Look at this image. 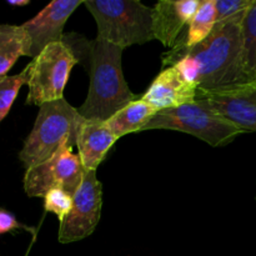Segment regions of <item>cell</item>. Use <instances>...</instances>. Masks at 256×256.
Instances as JSON below:
<instances>
[{
	"label": "cell",
	"instance_id": "cell-1",
	"mask_svg": "<svg viewBox=\"0 0 256 256\" xmlns=\"http://www.w3.org/2000/svg\"><path fill=\"white\" fill-rule=\"evenodd\" d=\"M242 22L215 25L209 36L188 49H170L162 65L175 66L188 84L214 90L250 82L242 55Z\"/></svg>",
	"mask_w": 256,
	"mask_h": 256
},
{
	"label": "cell",
	"instance_id": "cell-2",
	"mask_svg": "<svg viewBox=\"0 0 256 256\" xmlns=\"http://www.w3.org/2000/svg\"><path fill=\"white\" fill-rule=\"evenodd\" d=\"M90 85L88 96L78 109L84 119L108 122L139 96L126 84L122 66V48L94 39L88 44Z\"/></svg>",
	"mask_w": 256,
	"mask_h": 256
},
{
	"label": "cell",
	"instance_id": "cell-3",
	"mask_svg": "<svg viewBox=\"0 0 256 256\" xmlns=\"http://www.w3.org/2000/svg\"><path fill=\"white\" fill-rule=\"evenodd\" d=\"M84 118L65 99L45 102L39 106L32 130L19 152L25 169L46 162L62 144L76 145L78 132Z\"/></svg>",
	"mask_w": 256,
	"mask_h": 256
},
{
	"label": "cell",
	"instance_id": "cell-4",
	"mask_svg": "<svg viewBox=\"0 0 256 256\" xmlns=\"http://www.w3.org/2000/svg\"><path fill=\"white\" fill-rule=\"evenodd\" d=\"M84 5L95 19L100 42L125 49L155 40L152 8L139 0H86Z\"/></svg>",
	"mask_w": 256,
	"mask_h": 256
},
{
	"label": "cell",
	"instance_id": "cell-5",
	"mask_svg": "<svg viewBox=\"0 0 256 256\" xmlns=\"http://www.w3.org/2000/svg\"><path fill=\"white\" fill-rule=\"evenodd\" d=\"M145 130H175L186 132L212 146L229 144L235 138L245 132L239 126L218 114L202 99H196L195 102L174 109L158 112L142 128V132Z\"/></svg>",
	"mask_w": 256,
	"mask_h": 256
},
{
	"label": "cell",
	"instance_id": "cell-6",
	"mask_svg": "<svg viewBox=\"0 0 256 256\" xmlns=\"http://www.w3.org/2000/svg\"><path fill=\"white\" fill-rule=\"evenodd\" d=\"M78 62L64 40L48 45L26 66V104L42 106L45 102L64 99V89Z\"/></svg>",
	"mask_w": 256,
	"mask_h": 256
},
{
	"label": "cell",
	"instance_id": "cell-7",
	"mask_svg": "<svg viewBox=\"0 0 256 256\" xmlns=\"http://www.w3.org/2000/svg\"><path fill=\"white\" fill-rule=\"evenodd\" d=\"M84 172L79 154H74L69 144H62L46 162L26 170L24 190L28 196L42 199L54 189L64 190L72 196L82 184Z\"/></svg>",
	"mask_w": 256,
	"mask_h": 256
},
{
	"label": "cell",
	"instance_id": "cell-8",
	"mask_svg": "<svg viewBox=\"0 0 256 256\" xmlns=\"http://www.w3.org/2000/svg\"><path fill=\"white\" fill-rule=\"evenodd\" d=\"M102 205V186L96 172H85L82 184L72 195V210L59 222V242L69 244L92 235L99 224Z\"/></svg>",
	"mask_w": 256,
	"mask_h": 256
},
{
	"label": "cell",
	"instance_id": "cell-9",
	"mask_svg": "<svg viewBox=\"0 0 256 256\" xmlns=\"http://www.w3.org/2000/svg\"><path fill=\"white\" fill-rule=\"evenodd\" d=\"M196 99L206 102L218 114L245 132H256V80L214 90H198Z\"/></svg>",
	"mask_w": 256,
	"mask_h": 256
},
{
	"label": "cell",
	"instance_id": "cell-10",
	"mask_svg": "<svg viewBox=\"0 0 256 256\" xmlns=\"http://www.w3.org/2000/svg\"><path fill=\"white\" fill-rule=\"evenodd\" d=\"M82 0H55L22 25L26 36L25 56L34 59L48 45L62 42V30Z\"/></svg>",
	"mask_w": 256,
	"mask_h": 256
},
{
	"label": "cell",
	"instance_id": "cell-11",
	"mask_svg": "<svg viewBox=\"0 0 256 256\" xmlns=\"http://www.w3.org/2000/svg\"><path fill=\"white\" fill-rule=\"evenodd\" d=\"M202 0H160L152 8L154 39L172 49L189 25Z\"/></svg>",
	"mask_w": 256,
	"mask_h": 256
},
{
	"label": "cell",
	"instance_id": "cell-12",
	"mask_svg": "<svg viewBox=\"0 0 256 256\" xmlns=\"http://www.w3.org/2000/svg\"><path fill=\"white\" fill-rule=\"evenodd\" d=\"M198 88L188 84L175 66H166L152 82L142 99L156 112L174 109L196 100Z\"/></svg>",
	"mask_w": 256,
	"mask_h": 256
},
{
	"label": "cell",
	"instance_id": "cell-13",
	"mask_svg": "<svg viewBox=\"0 0 256 256\" xmlns=\"http://www.w3.org/2000/svg\"><path fill=\"white\" fill-rule=\"evenodd\" d=\"M118 138L106 122L84 119L78 132L76 146L85 172H96Z\"/></svg>",
	"mask_w": 256,
	"mask_h": 256
},
{
	"label": "cell",
	"instance_id": "cell-14",
	"mask_svg": "<svg viewBox=\"0 0 256 256\" xmlns=\"http://www.w3.org/2000/svg\"><path fill=\"white\" fill-rule=\"evenodd\" d=\"M156 112L152 105L139 98L115 112L108 120L106 124L115 136L119 139L130 132H142V128L152 120Z\"/></svg>",
	"mask_w": 256,
	"mask_h": 256
},
{
	"label": "cell",
	"instance_id": "cell-15",
	"mask_svg": "<svg viewBox=\"0 0 256 256\" xmlns=\"http://www.w3.org/2000/svg\"><path fill=\"white\" fill-rule=\"evenodd\" d=\"M215 0H202L199 9L192 16L184 35L179 38L172 49H188L206 39L215 26Z\"/></svg>",
	"mask_w": 256,
	"mask_h": 256
},
{
	"label": "cell",
	"instance_id": "cell-16",
	"mask_svg": "<svg viewBox=\"0 0 256 256\" xmlns=\"http://www.w3.org/2000/svg\"><path fill=\"white\" fill-rule=\"evenodd\" d=\"M26 36L22 25H0V78L6 76L20 56H25Z\"/></svg>",
	"mask_w": 256,
	"mask_h": 256
},
{
	"label": "cell",
	"instance_id": "cell-17",
	"mask_svg": "<svg viewBox=\"0 0 256 256\" xmlns=\"http://www.w3.org/2000/svg\"><path fill=\"white\" fill-rule=\"evenodd\" d=\"M242 55L245 72L250 82L256 80V0L245 14L242 22Z\"/></svg>",
	"mask_w": 256,
	"mask_h": 256
},
{
	"label": "cell",
	"instance_id": "cell-18",
	"mask_svg": "<svg viewBox=\"0 0 256 256\" xmlns=\"http://www.w3.org/2000/svg\"><path fill=\"white\" fill-rule=\"evenodd\" d=\"M28 82V70L25 68L20 74L0 78V122L6 116L12 102L16 99L20 88Z\"/></svg>",
	"mask_w": 256,
	"mask_h": 256
},
{
	"label": "cell",
	"instance_id": "cell-19",
	"mask_svg": "<svg viewBox=\"0 0 256 256\" xmlns=\"http://www.w3.org/2000/svg\"><path fill=\"white\" fill-rule=\"evenodd\" d=\"M252 4V0H215V25L242 22Z\"/></svg>",
	"mask_w": 256,
	"mask_h": 256
},
{
	"label": "cell",
	"instance_id": "cell-20",
	"mask_svg": "<svg viewBox=\"0 0 256 256\" xmlns=\"http://www.w3.org/2000/svg\"><path fill=\"white\" fill-rule=\"evenodd\" d=\"M72 206V196L62 189H54L44 196V208L48 212L56 215L59 222L66 218Z\"/></svg>",
	"mask_w": 256,
	"mask_h": 256
},
{
	"label": "cell",
	"instance_id": "cell-21",
	"mask_svg": "<svg viewBox=\"0 0 256 256\" xmlns=\"http://www.w3.org/2000/svg\"><path fill=\"white\" fill-rule=\"evenodd\" d=\"M19 228H22V225L18 222V220L12 214L0 209V234L10 232L15 229H19Z\"/></svg>",
	"mask_w": 256,
	"mask_h": 256
},
{
	"label": "cell",
	"instance_id": "cell-22",
	"mask_svg": "<svg viewBox=\"0 0 256 256\" xmlns=\"http://www.w3.org/2000/svg\"><path fill=\"white\" fill-rule=\"evenodd\" d=\"M29 0H10V5H15V6H25V5L29 4Z\"/></svg>",
	"mask_w": 256,
	"mask_h": 256
}]
</instances>
